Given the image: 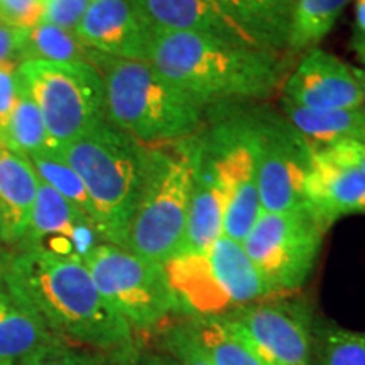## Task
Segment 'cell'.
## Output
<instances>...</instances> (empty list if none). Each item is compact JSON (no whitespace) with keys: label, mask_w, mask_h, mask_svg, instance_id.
<instances>
[{"label":"cell","mask_w":365,"mask_h":365,"mask_svg":"<svg viewBox=\"0 0 365 365\" xmlns=\"http://www.w3.org/2000/svg\"><path fill=\"white\" fill-rule=\"evenodd\" d=\"M0 262L7 289L54 336L117 355L134 354V331L103 299L80 257L33 247L14 249L0 255Z\"/></svg>","instance_id":"1"},{"label":"cell","mask_w":365,"mask_h":365,"mask_svg":"<svg viewBox=\"0 0 365 365\" xmlns=\"http://www.w3.org/2000/svg\"><path fill=\"white\" fill-rule=\"evenodd\" d=\"M149 63L203 108L269 98L284 83L287 59L255 44L154 31Z\"/></svg>","instance_id":"2"},{"label":"cell","mask_w":365,"mask_h":365,"mask_svg":"<svg viewBox=\"0 0 365 365\" xmlns=\"http://www.w3.org/2000/svg\"><path fill=\"white\" fill-rule=\"evenodd\" d=\"M105 86L107 120L145 145H168L200 134L205 112L198 102L150 63L90 51Z\"/></svg>","instance_id":"3"},{"label":"cell","mask_w":365,"mask_h":365,"mask_svg":"<svg viewBox=\"0 0 365 365\" xmlns=\"http://www.w3.org/2000/svg\"><path fill=\"white\" fill-rule=\"evenodd\" d=\"M58 153L83 181L103 242L122 247L148 176L150 145L105 118Z\"/></svg>","instance_id":"4"},{"label":"cell","mask_w":365,"mask_h":365,"mask_svg":"<svg viewBox=\"0 0 365 365\" xmlns=\"http://www.w3.org/2000/svg\"><path fill=\"white\" fill-rule=\"evenodd\" d=\"M193 137L150 145L143 193L122 242V249L161 266L176 257L185 237L193 181Z\"/></svg>","instance_id":"5"},{"label":"cell","mask_w":365,"mask_h":365,"mask_svg":"<svg viewBox=\"0 0 365 365\" xmlns=\"http://www.w3.org/2000/svg\"><path fill=\"white\" fill-rule=\"evenodd\" d=\"M181 312L220 317L272 294L244 245L222 235L207 252L178 255L164 264Z\"/></svg>","instance_id":"6"},{"label":"cell","mask_w":365,"mask_h":365,"mask_svg":"<svg viewBox=\"0 0 365 365\" xmlns=\"http://www.w3.org/2000/svg\"><path fill=\"white\" fill-rule=\"evenodd\" d=\"M17 78L38 105L56 149L107 118L103 80L91 63L29 59L17 65Z\"/></svg>","instance_id":"7"},{"label":"cell","mask_w":365,"mask_h":365,"mask_svg":"<svg viewBox=\"0 0 365 365\" xmlns=\"http://www.w3.org/2000/svg\"><path fill=\"white\" fill-rule=\"evenodd\" d=\"M100 294L132 331H150L180 313L164 266L102 242L83 257Z\"/></svg>","instance_id":"8"},{"label":"cell","mask_w":365,"mask_h":365,"mask_svg":"<svg viewBox=\"0 0 365 365\" xmlns=\"http://www.w3.org/2000/svg\"><path fill=\"white\" fill-rule=\"evenodd\" d=\"M225 195L223 235L244 242L261 210L257 113H232L202 134Z\"/></svg>","instance_id":"9"},{"label":"cell","mask_w":365,"mask_h":365,"mask_svg":"<svg viewBox=\"0 0 365 365\" xmlns=\"http://www.w3.org/2000/svg\"><path fill=\"white\" fill-rule=\"evenodd\" d=\"M325 232L308 207L281 213L261 212L242 245L276 294L294 291L307 282Z\"/></svg>","instance_id":"10"},{"label":"cell","mask_w":365,"mask_h":365,"mask_svg":"<svg viewBox=\"0 0 365 365\" xmlns=\"http://www.w3.org/2000/svg\"><path fill=\"white\" fill-rule=\"evenodd\" d=\"M259 202L267 213L307 207L304 186L314 150L282 115L259 110Z\"/></svg>","instance_id":"11"},{"label":"cell","mask_w":365,"mask_h":365,"mask_svg":"<svg viewBox=\"0 0 365 365\" xmlns=\"http://www.w3.org/2000/svg\"><path fill=\"white\" fill-rule=\"evenodd\" d=\"M220 317L269 365L313 364L312 318L303 303H252Z\"/></svg>","instance_id":"12"},{"label":"cell","mask_w":365,"mask_h":365,"mask_svg":"<svg viewBox=\"0 0 365 365\" xmlns=\"http://www.w3.org/2000/svg\"><path fill=\"white\" fill-rule=\"evenodd\" d=\"M282 97L314 110L360 108L362 85L354 66L319 48L303 54L299 63L282 83Z\"/></svg>","instance_id":"13"},{"label":"cell","mask_w":365,"mask_h":365,"mask_svg":"<svg viewBox=\"0 0 365 365\" xmlns=\"http://www.w3.org/2000/svg\"><path fill=\"white\" fill-rule=\"evenodd\" d=\"M73 34L88 51L145 63L154 41L130 0H93Z\"/></svg>","instance_id":"14"},{"label":"cell","mask_w":365,"mask_h":365,"mask_svg":"<svg viewBox=\"0 0 365 365\" xmlns=\"http://www.w3.org/2000/svg\"><path fill=\"white\" fill-rule=\"evenodd\" d=\"M46 240H63L81 261L103 242L95 222L39 178L29 225L16 249L43 247Z\"/></svg>","instance_id":"15"},{"label":"cell","mask_w":365,"mask_h":365,"mask_svg":"<svg viewBox=\"0 0 365 365\" xmlns=\"http://www.w3.org/2000/svg\"><path fill=\"white\" fill-rule=\"evenodd\" d=\"M304 200L309 212L328 230L339 218L365 213V173L314 150Z\"/></svg>","instance_id":"16"},{"label":"cell","mask_w":365,"mask_h":365,"mask_svg":"<svg viewBox=\"0 0 365 365\" xmlns=\"http://www.w3.org/2000/svg\"><path fill=\"white\" fill-rule=\"evenodd\" d=\"M223 217L225 195L218 181L215 166L205 149L202 134H196L193 137V181L188 215L178 255L207 252L223 235Z\"/></svg>","instance_id":"17"},{"label":"cell","mask_w":365,"mask_h":365,"mask_svg":"<svg viewBox=\"0 0 365 365\" xmlns=\"http://www.w3.org/2000/svg\"><path fill=\"white\" fill-rule=\"evenodd\" d=\"M130 4L158 33H191L228 43L255 44L213 0H130Z\"/></svg>","instance_id":"18"},{"label":"cell","mask_w":365,"mask_h":365,"mask_svg":"<svg viewBox=\"0 0 365 365\" xmlns=\"http://www.w3.org/2000/svg\"><path fill=\"white\" fill-rule=\"evenodd\" d=\"M39 176L31 159L0 144V244H21L38 195Z\"/></svg>","instance_id":"19"},{"label":"cell","mask_w":365,"mask_h":365,"mask_svg":"<svg viewBox=\"0 0 365 365\" xmlns=\"http://www.w3.org/2000/svg\"><path fill=\"white\" fill-rule=\"evenodd\" d=\"M279 105L282 117L308 140L313 150L365 139V113L362 108L314 110L289 102L284 97Z\"/></svg>","instance_id":"20"},{"label":"cell","mask_w":365,"mask_h":365,"mask_svg":"<svg viewBox=\"0 0 365 365\" xmlns=\"http://www.w3.org/2000/svg\"><path fill=\"white\" fill-rule=\"evenodd\" d=\"M259 48L284 53L291 7L286 0H213Z\"/></svg>","instance_id":"21"},{"label":"cell","mask_w":365,"mask_h":365,"mask_svg":"<svg viewBox=\"0 0 365 365\" xmlns=\"http://www.w3.org/2000/svg\"><path fill=\"white\" fill-rule=\"evenodd\" d=\"M33 309L0 282V362L14 364L36 349L56 340Z\"/></svg>","instance_id":"22"},{"label":"cell","mask_w":365,"mask_h":365,"mask_svg":"<svg viewBox=\"0 0 365 365\" xmlns=\"http://www.w3.org/2000/svg\"><path fill=\"white\" fill-rule=\"evenodd\" d=\"M349 0H294L286 51L307 53L333 29Z\"/></svg>","instance_id":"23"},{"label":"cell","mask_w":365,"mask_h":365,"mask_svg":"<svg viewBox=\"0 0 365 365\" xmlns=\"http://www.w3.org/2000/svg\"><path fill=\"white\" fill-rule=\"evenodd\" d=\"M191 323L213 365H269L222 317L195 318Z\"/></svg>","instance_id":"24"},{"label":"cell","mask_w":365,"mask_h":365,"mask_svg":"<svg viewBox=\"0 0 365 365\" xmlns=\"http://www.w3.org/2000/svg\"><path fill=\"white\" fill-rule=\"evenodd\" d=\"M4 145L27 158L43 150H58L48 134L38 105L19 78H17V98L9 117Z\"/></svg>","instance_id":"25"},{"label":"cell","mask_w":365,"mask_h":365,"mask_svg":"<svg viewBox=\"0 0 365 365\" xmlns=\"http://www.w3.org/2000/svg\"><path fill=\"white\" fill-rule=\"evenodd\" d=\"M29 59L51 63H90V51L71 31L39 22L26 29L21 63Z\"/></svg>","instance_id":"26"},{"label":"cell","mask_w":365,"mask_h":365,"mask_svg":"<svg viewBox=\"0 0 365 365\" xmlns=\"http://www.w3.org/2000/svg\"><path fill=\"white\" fill-rule=\"evenodd\" d=\"M313 336L312 357L317 365H365V331L319 325Z\"/></svg>","instance_id":"27"},{"label":"cell","mask_w":365,"mask_h":365,"mask_svg":"<svg viewBox=\"0 0 365 365\" xmlns=\"http://www.w3.org/2000/svg\"><path fill=\"white\" fill-rule=\"evenodd\" d=\"M29 159L41 180L93 220V205L83 181L58 150H43L29 156Z\"/></svg>","instance_id":"28"},{"label":"cell","mask_w":365,"mask_h":365,"mask_svg":"<svg viewBox=\"0 0 365 365\" xmlns=\"http://www.w3.org/2000/svg\"><path fill=\"white\" fill-rule=\"evenodd\" d=\"M163 345L178 365H213L196 336L191 319L168 328L163 333Z\"/></svg>","instance_id":"29"},{"label":"cell","mask_w":365,"mask_h":365,"mask_svg":"<svg viewBox=\"0 0 365 365\" xmlns=\"http://www.w3.org/2000/svg\"><path fill=\"white\" fill-rule=\"evenodd\" d=\"M21 365H107L100 355L76 350L68 341L56 339L26 355Z\"/></svg>","instance_id":"30"},{"label":"cell","mask_w":365,"mask_h":365,"mask_svg":"<svg viewBox=\"0 0 365 365\" xmlns=\"http://www.w3.org/2000/svg\"><path fill=\"white\" fill-rule=\"evenodd\" d=\"M93 0H44L43 22L75 31Z\"/></svg>","instance_id":"31"},{"label":"cell","mask_w":365,"mask_h":365,"mask_svg":"<svg viewBox=\"0 0 365 365\" xmlns=\"http://www.w3.org/2000/svg\"><path fill=\"white\" fill-rule=\"evenodd\" d=\"M43 16L44 0H0V19L19 29L39 24Z\"/></svg>","instance_id":"32"},{"label":"cell","mask_w":365,"mask_h":365,"mask_svg":"<svg viewBox=\"0 0 365 365\" xmlns=\"http://www.w3.org/2000/svg\"><path fill=\"white\" fill-rule=\"evenodd\" d=\"M17 98V65L4 63L0 65V144L4 145L7 122Z\"/></svg>","instance_id":"33"},{"label":"cell","mask_w":365,"mask_h":365,"mask_svg":"<svg viewBox=\"0 0 365 365\" xmlns=\"http://www.w3.org/2000/svg\"><path fill=\"white\" fill-rule=\"evenodd\" d=\"M26 29L7 24L0 19V65L4 63H21L22 46H24Z\"/></svg>","instance_id":"34"},{"label":"cell","mask_w":365,"mask_h":365,"mask_svg":"<svg viewBox=\"0 0 365 365\" xmlns=\"http://www.w3.org/2000/svg\"><path fill=\"white\" fill-rule=\"evenodd\" d=\"M322 150L331 159H335V161L350 164V166H357L359 170L365 173V139L349 140V143L336 144L333 148Z\"/></svg>","instance_id":"35"},{"label":"cell","mask_w":365,"mask_h":365,"mask_svg":"<svg viewBox=\"0 0 365 365\" xmlns=\"http://www.w3.org/2000/svg\"><path fill=\"white\" fill-rule=\"evenodd\" d=\"M140 365H178L176 360L168 354H149L140 360Z\"/></svg>","instance_id":"36"},{"label":"cell","mask_w":365,"mask_h":365,"mask_svg":"<svg viewBox=\"0 0 365 365\" xmlns=\"http://www.w3.org/2000/svg\"><path fill=\"white\" fill-rule=\"evenodd\" d=\"M355 17H357L359 34L365 36V0H355Z\"/></svg>","instance_id":"37"},{"label":"cell","mask_w":365,"mask_h":365,"mask_svg":"<svg viewBox=\"0 0 365 365\" xmlns=\"http://www.w3.org/2000/svg\"><path fill=\"white\" fill-rule=\"evenodd\" d=\"M354 48H355V51H357L359 58L362 59V61L365 63V36H362V34L355 36V39H354Z\"/></svg>","instance_id":"38"},{"label":"cell","mask_w":365,"mask_h":365,"mask_svg":"<svg viewBox=\"0 0 365 365\" xmlns=\"http://www.w3.org/2000/svg\"><path fill=\"white\" fill-rule=\"evenodd\" d=\"M137 360L134 354H125V355H117L115 360H113V365H132L135 364Z\"/></svg>","instance_id":"39"},{"label":"cell","mask_w":365,"mask_h":365,"mask_svg":"<svg viewBox=\"0 0 365 365\" xmlns=\"http://www.w3.org/2000/svg\"><path fill=\"white\" fill-rule=\"evenodd\" d=\"M355 73H357V78L360 81V85H362V91H364V102H362V112L365 113V70L362 68H355Z\"/></svg>","instance_id":"40"},{"label":"cell","mask_w":365,"mask_h":365,"mask_svg":"<svg viewBox=\"0 0 365 365\" xmlns=\"http://www.w3.org/2000/svg\"><path fill=\"white\" fill-rule=\"evenodd\" d=\"M286 4H287V6H289V7H293V4H294V0H286Z\"/></svg>","instance_id":"41"},{"label":"cell","mask_w":365,"mask_h":365,"mask_svg":"<svg viewBox=\"0 0 365 365\" xmlns=\"http://www.w3.org/2000/svg\"><path fill=\"white\" fill-rule=\"evenodd\" d=\"M0 282H2V262H0Z\"/></svg>","instance_id":"42"},{"label":"cell","mask_w":365,"mask_h":365,"mask_svg":"<svg viewBox=\"0 0 365 365\" xmlns=\"http://www.w3.org/2000/svg\"><path fill=\"white\" fill-rule=\"evenodd\" d=\"M0 365H14V364H9V362H0Z\"/></svg>","instance_id":"43"},{"label":"cell","mask_w":365,"mask_h":365,"mask_svg":"<svg viewBox=\"0 0 365 365\" xmlns=\"http://www.w3.org/2000/svg\"><path fill=\"white\" fill-rule=\"evenodd\" d=\"M0 247H2V244H0Z\"/></svg>","instance_id":"44"}]
</instances>
